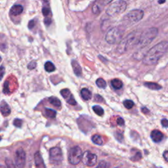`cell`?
<instances>
[{
    "label": "cell",
    "mask_w": 168,
    "mask_h": 168,
    "mask_svg": "<svg viewBox=\"0 0 168 168\" xmlns=\"http://www.w3.org/2000/svg\"><path fill=\"white\" fill-rule=\"evenodd\" d=\"M168 49V42L161 41L152 47L146 52L142 59L145 65L151 66L156 64Z\"/></svg>",
    "instance_id": "1"
},
{
    "label": "cell",
    "mask_w": 168,
    "mask_h": 168,
    "mask_svg": "<svg viewBox=\"0 0 168 168\" xmlns=\"http://www.w3.org/2000/svg\"><path fill=\"white\" fill-rule=\"evenodd\" d=\"M158 33L156 28H149L146 29L144 32L141 34L138 46L141 48H145L156 38Z\"/></svg>",
    "instance_id": "2"
},
{
    "label": "cell",
    "mask_w": 168,
    "mask_h": 168,
    "mask_svg": "<svg viewBox=\"0 0 168 168\" xmlns=\"http://www.w3.org/2000/svg\"><path fill=\"white\" fill-rule=\"evenodd\" d=\"M140 36L141 34L138 35V34L136 32L129 34L125 39L122 40L119 43L118 49H120V52L125 51L133 46L138 45Z\"/></svg>",
    "instance_id": "3"
},
{
    "label": "cell",
    "mask_w": 168,
    "mask_h": 168,
    "mask_svg": "<svg viewBox=\"0 0 168 168\" xmlns=\"http://www.w3.org/2000/svg\"><path fill=\"white\" fill-rule=\"evenodd\" d=\"M127 3L123 0L118 1L112 3L107 9V14L110 17H115L120 15L126 11Z\"/></svg>",
    "instance_id": "4"
},
{
    "label": "cell",
    "mask_w": 168,
    "mask_h": 168,
    "mask_svg": "<svg viewBox=\"0 0 168 168\" xmlns=\"http://www.w3.org/2000/svg\"><path fill=\"white\" fill-rule=\"evenodd\" d=\"M123 32L121 28L118 27H114L111 28L106 34L105 40L110 44H116L122 41Z\"/></svg>",
    "instance_id": "5"
},
{
    "label": "cell",
    "mask_w": 168,
    "mask_h": 168,
    "mask_svg": "<svg viewBox=\"0 0 168 168\" xmlns=\"http://www.w3.org/2000/svg\"><path fill=\"white\" fill-rule=\"evenodd\" d=\"M83 153L82 151L79 146H75L72 148L68 152V159L71 164L76 165L82 160Z\"/></svg>",
    "instance_id": "6"
},
{
    "label": "cell",
    "mask_w": 168,
    "mask_h": 168,
    "mask_svg": "<svg viewBox=\"0 0 168 168\" xmlns=\"http://www.w3.org/2000/svg\"><path fill=\"white\" fill-rule=\"evenodd\" d=\"M144 16V12L141 9H135L129 13L124 17V21L129 24H134L140 21Z\"/></svg>",
    "instance_id": "7"
},
{
    "label": "cell",
    "mask_w": 168,
    "mask_h": 168,
    "mask_svg": "<svg viewBox=\"0 0 168 168\" xmlns=\"http://www.w3.org/2000/svg\"><path fill=\"white\" fill-rule=\"evenodd\" d=\"M49 157H50L51 163L55 165L60 164L63 160V154L60 148L59 147H54L51 149L49 151Z\"/></svg>",
    "instance_id": "8"
},
{
    "label": "cell",
    "mask_w": 168,
    "mask_h": 168,
    "mask_svg": "<svg viewBox=\"0 0 168 168\" xmlns=\"http://www.w3.org/2000/svg\"><path fill=\"white\" fill-rule=\"evenodd\" d=\"M97 157L95 154L91 153L90 151H86L83 154L82 161L84 164L88 166H93L97 163Z\"/></svg>",
    "instance_id": "9"
},
{
    "label": "cell",
    "mask_w": 168,
    "mask_h": 168,
    "mask_svg": "<svg viewBox=\"0 0 168 168\" xmlns=\"http://www.w3.org/2000/svg\"><path fill=\"white\" fill-rule=\"evenodd\" d=\"M26 154L22 148L18 149L15 154V163L19 168H22L25 164Z\"/></svg>",
    "instance_id": "10"
},
{
    "label": "cell",
    "mask_w": 168,
    "mask_h": 168,
    "mask_svg": "<svg viewBox=\"0 0 168 168\" xmlns=\"http://www.w3.org/2000/svg\"><path fill=\"white\" fill-rule=\"evenodd\" d=\"M60 94L64 97V98L65 99L68 103H69L71 105L76 104V101H75V99H74L70 90H68V89H65L61 90Z\"/></svg>",
    "instance_id": "11"
},
{
    "label": "cell",
    "mask_w": 168,
    "mask_h": 168,
    "mask_svg": "<svg viewBox=\"0 0 168 168\" xmlns=\"http://www.w3.org/2000/svg\"><path fill=\"white\" fill-rule=\"evenodd\" d=\"M151 137L155 142H160L164 139V134L160 131L154 129L151 132Z\"/></svg>",
    "instance_id": "12"
},
{
    "label": "cell",
    "mask_w": 168,
    "mask_h": 168,
    "mask_svg": "<svg viewBox=\"0 0 168 168\" xmlns=\"http://www.w3.org/2000/svg\"><path fill=\"white\" fill-rule=\"evenodd\" d=\"M35 164L36 168H46L45 164L43 163V159L39 152H37L35 154Z\"/></svg>",
    "instance_id": "13"
},
{
    "label": "cell",
    "mask_w": 168,
    "mask_h": 168,
    "mask_svg": "<svg viewBox=\"0 0 168 168\" xmlns=\"http://www.w3.org/2000/svg\"><path fill=\"white\" fill-rule=\"evenodd\" d=\"M23 11V7L21 5H15L11 7L10 13L13 16H18L21 15Z\"/></svg>",
    "instance_id": "14"
},
{
    "label": "cell",
    "mask_w": 168,
    "mask_h": 168,
    "mask_svg": "<svg viewBox=\"0 0 168 168\" xmlns=\"http://www.w3.org/2000/svg\"><path fill=\"white\" fill-rule=\"evenodd\" d=\"M72 65L73 67L74 72L76 74V75H77L78 76H81V74H82V68H81L78 62L76 60H72Z\"/></svg>",
    "instance_id": "15"
},
{
    "label": "cell",
    "mask_w": 168,
    "mask_h": 168,
    "mask_svg": "<svg viewBox=\"0 0 168 168\" xmlns=\"http://www.w3.org/2000/svg\"><path fill=\"white\" fill-rule=\"evenodd\" d=\"M1 112H2V114L5 116H7L10 114L11 109H10V108L9 107V105L6 103H4V102L2 103V104H1Z\"/></svg>",
    "instance_id": "16"
},
{
    "label": "cell",
    "mask_w": 168,
    "mask_h": 168,
    "mask_svg": "<svg viewBox=\"0 0 168 168\" xmlns=\"http://www.w3.org/2000/svg\"><path fill=\"white\" fill-rule=\"evenodd\" d=\"M144 85L147 88L152 90H160L162 88L160 85L154 82H146L144 84Z\"/></svg>",
    "instance_id": "17"
},
{
    "label": "cell",
    "mask_w": 168,
    "mask_h": 168,
    "mask_svg": "<svg viewBox=\"0 0 168 168\" xmlns=\"http://www.w3.org/2000/svg\"><path fill=\"white\" fill-rule=\"evenodd\" d=\"M81 95H82V97L85 101L89 100L92 96L91 92L86 88H84L82 89V91H81Z\"/></svg>",
    "instance_id": "18"
},
{
    "label": "cell",
    "mask_w": 168,
    "mask_h": 168,
    "mask_svg": "<svg viewBox=\"0 0 168 168\" xmlns=\"http://www.w3.org/2000/svg\"><path fill=\"white\" fill-rule=\"evenodd\" d=\"M111 85L116 89H120L122 88L123 83L122 81L118 79H114L111 81Z\"/></svg>",
    "instance_id": "19"
},
{
    "label": "cell",
    "mask_w": 168,
    "mask_h": 168,
    "mask_svg": "<svg viewBox=\"0 0 168 168\" xmlns=\"http://www.w3.org/2000/svg\"><path fill=\"white\" fill-rule=\"evenodd\" d=\"M49 101L51 104H53L54 107H60L61 106V103L60 101L59 98H56L55 97H51L49 98Z\"/></svg>",
    "instance_id": "20"
},
{
    "label": "cell",
    "mask_w": 168,
    "mask_h": 168,
    "mask_svg": "<svg viewBox=\"0 0 168 168\" xmlns=\"http://www.w3.org/2000/svg\"><path fill=\"white\" fill-rule=\"evenodd\" d=\"M45 70L48 72H52L55 70V66L51 62L48 61L45 64Z\"/></svg>",
    "instance_id": "21"
},
{
    "label": "cell",
    "mask_w": 168,
    "mask_h": 168,
    "mask_svg": "<svg viewBox=\"0 0 168 168\" xmlns=\"http://www.w3.org/2000/svg\"><path fill=\"white\" fill-rule=\"evenodd\" d=\"M92 141L97 145H101L103 144V139L101 137L98 135H95L92 137Z\"/></svg>",
    "instance_id": "22"
},
{
    "label": "cell",
    "mask_w": 168,
    "mask_h": 168,
    "mask_svg": "<svg viewBox=\"0 0 168 168\" xmlns=\"http://www.w3.org/2000/svg\"><path fill=\"white\" fill-rule=\"evenodd\" d=\"M93 110L98 116H103L104 114V110L100 106L95 105L93 107Z\"/></svg>",
    "instance_id": "23"
},
{
    "label": "cell",
    "mask_w": 168,
    "mask_h": 168,
    "mask_svg": "<svg viewBox=\"0 0 168 168\" xmlns=\"http://www.w3.org/2000/svg\"><path fill=\"white\" fill-rule=\"evenodd\" d=\"M96 84L98 87V88H103V89L105 88L106 86H107V83H106L105 81L102 78H98L96 81Z\"/></svg>",
    "instance_id": "24"
},
{
    "label": "cell",
    "mask_w": 168,
    "mask_h": 168,
    "mask_svg": "<svg viewBox=\"0 0 168 168\" xmlns=\"http://www.w3.org/2000/svg\"><path fill=\"white\" fill-rule=\"evenodd\" d=\"M46 115L47 116V117L51 118H54L56 116V115H57V113H56V111H55L52 109H49V108H46Z\"/></svg>",
    "instance_id": "25"
},
{
    "label": "cell",
    "mask_w": 168,
    "mask_h": 168,
    "mask_svg": "<svg viewBox=\"0 0 168 168\" xmlns=\"http://www.w3.org/2000/svg\"><path fill=\"white\" fill-rule=\"evenodd\" d=\"M123 105L127 109H131L134 106V103L131 101V100H126L123 102Z\"/></svg>",
    "instance_id": "26"
},
{
    "label": "cell",
    "mask_w": 168,
    "mask_h": 168,
    "mask_svg": "<svg viewBox=\"0 0 168 168\" xmlns=\"http://www.w3.org/2000/svg\"><path fill=\"white\" fill-rule=\"evenodd\" d=\"M49 13H50V9H49V8H47L46 7H44L42 9V13L44 16H46V17L48 16Z\"/></svg>",
    "instance_id": "27"
},
{
    "label": "cell",
    "mask_w": 168,
    "mask_h": 168,
    "mask_svg": "<svg viewBox=\"0 0 168 168\" xmlns=\"http://www.w3.org/2000/svg\"><path fill=\"white\" fill-rule=\"evenodd\" d=\"M113 0H99L98 5H101V6H104V5H107L110 3Z\"/></svg>",
    "instance_id": "28"
},
{
    "label": "cell",
    "mask_w": 168,
    "mask_h": 168,
    "mask_svg": "<svg viewBox=\"0 0 168 168\" xmlns=\"http://www.w3.org/2000/svg\"><path fill=\"white\" fill-rule=\"evenodd\" d=\"M107 164L104 161H101L100 163H99L98 166L97 167V168H107Z\"/></svg>",
    "instance_id": "29"
},
{
    "label": "cell",
    "mask_w": 168,
    "mask_h": 168,
    "mask_svg": "<svg viewBox=\"0 0 168 168\" xmlns=\"http://www.w3.org/2000/svg\"><path fill=\"white\" fill-rule=\"evenodd\" d=\"M14 125L18 127H21L22 126V121L19 119H16L14 120Z\"/></svg>",
    "instance_id": "30"
},
{
    "label": "cell",
    "mask_w": 168,
    "mask_h": 168,
    "mask_svg": "<svg viewBox=\"0 0 168 168\" xmlns=\"http://www.w3.org/2000/svg\"><path fill=\"white\" fill-rule=\"evenodd\" d=\"M161 123L164 127H166V128L168 127V120H167V119L161 120Z\"/></svg>",
    "instance_id": "31"
},
{
    "label": "cell",
    "mask_w": 168,
    "mask_h": 168,
    "mask_svg": "<svg viewBox=\"0 0 168 168\" xmlns=\"http://www.w3.org/2000/svg\"><path fill=\"white\" fill-rule=\"evenodd\" d=\"M36 62H32V63H30L29 65H28V68H29V69H34V68H36Z\"/></svg>",
    "instance_id": "32"
},
{
    "label": "cell",
    "mask_w": 168,
    "mask_h": 168,
    "mask_svg": "<svg viewBox=\"0 0 168 168\" xmlns=\"http://www.w3.org/2000/svg\"><path fill=\"white\" fill-rule=\"evenodd\" d=\"M117 123L119 126H123L124 124V120H123V118H118V120H117Z\"/></svg>",
    "instance_id": "33"
},
{
    "label": "cell",
    "mask_w": 168,
    "mask_h": 168,
    "mask_svg": "<svg viewBox=\"0 0 168 168\" xmlns=\"http://www.w3.org/2000/svg\"><path fill=\"white\" fill-rule=\"evenodd\" d=\"M34 26H35V22H34V21H30V22H29V23H28V28H30V29H32V28H33L34 27Z\"/></svg>",
    "instance_id": "34"
},
{
    "label": "cell",
    "mask_w": 168,
    "mask_h": 168,
    "mask_svg": "<svg viewBox=\"0 0 168 168\" xmlns=\"http://www.w3.org/2000/svg\"><path fill=\"white\" fill-rule=\"evenodd\" d=\"M44 21H45V24H46L47 26H49V24H50L51 23V19L50 18H48V17L47 18H46Z\"/></svg>",
    "instance_id": "35"
},
{
    "label": "cell",
    "mask_w": 168,
    "mask_h": 168,
    "mask_svg": "<svg viewBox=\"0 0 168 168\" xmlns=\"http://www.w3.org/2000/svg\"><path fill=\"white\" fill-rule=\"evenodd\" d=\"M163 156L164 159L168 162V151H166L164 154H163Z\"/></svg>",
    "instance_id": "36"
},
{
    "label": "cell",
    "mask_w": 168,
    "mask_h": 168,
    "mask_svg": "<svg viewBox=\"0 0 168 168\" xmlns=\"http://www.w3.org/2000/svg\"><path fill=\"white\" fill-rule=\"evenodd\" d=\"M142 112L144 114H148V113H149V112L150 111H149V110H148L146 108L144 107V108H142Z\"/></svg>",
    "instance_id": "37"
},
{
    "label": "cell",
    "mask_w": 168,
    "mask_h": 168,
    "mask_svg": "<svg viewBox=\"0 0 168 168\" xmlns=\"http://www.w3.org/2000/svg\"><path fill=\"white\" fill-rule=\"evenodd\" d=\"M3 67L2 66V75H1L2 78H3Z\"/></svg>",
    "instance_id": "38"
},
{
    "label": "cell",
    "mask_w": 168,
    "mask_h": 168,
    "mask_svg": "<svg viewBox=\"0 0 168 168\" xmlns=\"http://www.w3.org/2000/svg\"><path fill=\"white\" fill-rule=\"evenodd\" d=\"M116 168H123V167H121V166H119V167H116Z\"/></svg>",
    "instance_id": "39"
},
{
    "label": "cell",
    "mask_w": 168,
    "mask_h": 168,
    "mask_svg": "<svg viewBox=\"0 0 168 168\" xmlns=\"http://www.w3.org/2000/svg\"><path fill=\"white\" fill-rule=\"evenodd\" d=\"M43 1H47V0H43Z\"/></svg>",
    "instance_id": "40"
}]
</instances>
